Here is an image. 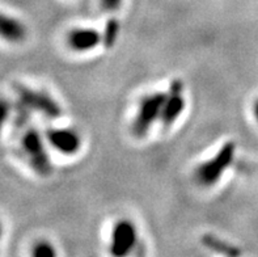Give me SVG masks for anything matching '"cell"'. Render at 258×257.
I'll list each match as a JSON object with an SVG mask.
<instances>
[{
  "label": "cell",
  "mask_w": 258,
  "mask_h": 257,
  "mask_svg": "<svg viewBox=\"0 0 258 257\" xmlns=\"http://www.w3.org/2000/svg\"><path fill=\"white\" fill-rule=\"evenodd\" d=\"M235 153V143L226 142L213 158L205 160L197 167L194 171V179H196L197 184L203 188H211V186L216 185L222 180L226 171L232 166Z\"/></svg>",
  "instance_id": "1"
},
{
  "label": "cell",
  "mask_w": 258,
  "mask_h": 257,
  "mask_svg": "<svg viewBox=\"0 0 258 257\" xmlns=\"http://www.w3.org/2000/svg\"><path fill=\"white\" fill-rule=\"evenodd\" d=\"M21 150L32 170L41 177H49L52 173V164L46 150L43 137L36 129H28L21 138Z\"/></svg>",
  "instance_id": "2"
},
{
  "label": "cell",
  "mask_w": 258,
  "mask_h": 257,
  "mask_svg": "<svg viewBox=\"0 0 258 257\" xmlns=\"http://www.w3.org/2000/svg\"><path fill=\"white\" fill-rule=\"evenodd\" d=\"M165 96L167 92H154L142 97L131 124V133L134 137L144 138L155 122L160 121Z\"/></svg>",
  "instance_id": "3"
},
{
  "label": "cell",
  "mask_w": 258,
  "mask_h": 257,
  "mask_svg": "<svg viewBox=\"0 0 258 257\" xmlns=\"http://www.w3.org/2000/svg\"><path fill=\"white\" fill-rule=\"evenodd\" d=\"M138 243V230L130 219H119L111 228L109 251L114 257H123L134 251Z\"/></svg>",
  "instance_id": "4"
},
{
  "label": "cell",
  "mask_w": 258,
  "mask_h": 257,
  "mask_svg": "<svg viewBox=\"0 0 258 257\" xmlns=\"http://www.w3.org/2000/svg\"><path fill=\"white\" fill-rule=\"evenodd\" d=\"M17 94L20 100L32 111L38 112L47 118H59L62 116V108L51 97L49 93L43 91H36L33 88L20 85L17 88Z\"/></svg>",
  "instance_id": "5"
},
{
  "label": "cell",
  "mask_w": 258,
  "mask_h": 257,
  "mask_svg": "<svg viewBox=\"0 0 258 257\" xmlns=\"http://www.w3.org/2000/svg\"><path fill=\"white\" fill-rule=\"evenodd\" d=\"M186 108V100L183 96V83L180 79H173L167 91L161 111L160 122L164 127H170L176 124Z\"/></svg>",
  "instance_id": "6"
},
{
  "label": "cell",
  "mask_w": 258,
  "mask_h": 257,
  "mask_svg": "<svg viewBox=\"0 0 258 257\" xmlns=\"http://www.w3.org/2000/svg\"><path fill=\"white\" fill-rule=\"evenodd\" d=\"M46 142L56 152L72 157L82 148V138L74 129L69 127H52L46 131Z\"/></svg>",
  "instance_id": "7"
},
{
  "label": "cell",
  "mask_w": 258,
  "mask_h": 257,
  "mask_svg": "<svg viewBox=\"0 0 258 257\" xmlns=\"http://www.w3.org/2000/svg\"><path fill=\"white\" fill-rule=\"evenodd\" d=\"M102 43V34L93 28H75L67 34V45L72 52L88 53Z\"/></svg>",
  "instance_id": "8"
},
{
  "label": "cell",
  "mask_w": 258,
  "mask_h": 257,
  "mask_svg": "<svg viewBox=\"0 0 258 257\" xmlns=\"http://www.w3.org/2000/svg\"><path fill=\"white\" fill-rule=\"evenodd\" d=\"M26 28L20 20L0 12V38L11 43H20L26 38Z\"/></svg>",
  "instance_id": "9"
},
{
  "label": "cell",
  "mask_w": 258,
  "mask_h": 257,
  "mask_svg": "<svg viewBox=\"0 0 258 257\" xmlns=\"http://www.w3.org/2000/svg\"><path fill=\"white\" fill-rule=\"evenodd\" d=\"M202 244L206 248L211 249L214 252H218V253L222 254H228V256H237L240 254V251L237 248H235L233 245L228 244L226 241H223L222 239L216 238L215 235L211 234H205L201 239Z\"/></svg>",
  "instance_id": "10"
},
{
  "label": "cell",
  "mask_w": 258,
  "mask_h": 257,
  "mask_svg": "<svg viewBox=\"0 0 258 257\" xmlns=\"http://www.w3.org/2000/svg\"><path fill=\"white\" fill-rule=\"evenodd\" d=\"M102 34V45L105 49H111L115 45L119 34V23L115 19H110L105 25Z\"/></svg>",
  "instance_id": "11"
},
{
  "label": "cell",
  "mask_w": 258,
  "mask_h": 257,
  "mask_svg": "<svg viewBox=\"0 0 258 257\" xmlns=\"http://www.w3.org/2000/svg\"><path fill=\"white\" fill-rule=\"evenodd\" d=\"M32 256L34 257H55L56 251L50 241L41 240L34 244L32 249Z\"/></svg>",
  "instance_id": "12"
},
{
  "label": "cell",
  "mask_w": 258,
  "mask_h": 257,
  "mask_svg": "<svg viewBox=\"0 0 258 257\" xmlns=\"http://www.w3.org/2000/svg\"><path fill=\"white\" fill-rule=\"evenodd\" d=\"M11 113V107L10 102L6 100H0V137H2V131H3V127L6 125L7 120L10 117Z\"/></svg>",
  "instance_id": "13"
},
{
  "label": "cell",
  "mask_w": 258,
  "mask_h": 257,
  "mask_svg": "<svg viewBox=\"0 0 258 257\" xmlns=\"http://www.w3.org/2000/svg\"><path fill=\"white\" fill-rule=\"evenodd\" d=\"M123 0H100L101 8L106 12H115L121 8Z\"/></svg>",
  "instance_id": "14"
},
{
  "label": "cell",
  "mask_w": 258,
  "mask_h": 257,
  "mask_svg": "<svg viewBox=\"0 0 258 257\" xmlns=\"http://www.w3.org/2000/svg\"><path fill=\"white\" fill-rule=\"evenodd\" d=\"M253 112H254V116H255V118H257V121H258V100L255 101L254 108H253Z\"/></svg>",
  "instance_id": "15"
},
{
  "label": "cell",
  "mask_w": 258,
  "mask_h": 257,
  "mask_svg": "<svg viewBox=\"0 0 258 257\" xmlns=\"http://www.w3.org/2000/svg\"><path fill=\"white\" fill-rule=\"evenodd\" d=\"M2 235H3V227H2V223H0V239H2Z\"/></svg>",
  "instance_id": "16"
}]
</instances>
